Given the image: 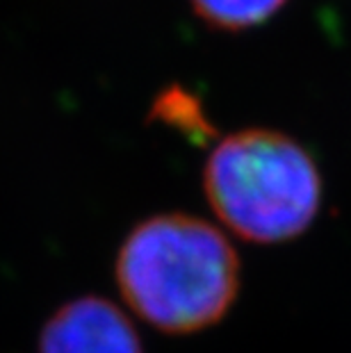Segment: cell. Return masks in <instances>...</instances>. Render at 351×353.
<instances>
[{"label": "cell", "instance_id": "1", "mask_svg": "<svg viewBox=\"0 0 351 353\" xmlns=\"http://www.w3.org/2000/svg\"><path fill=\"white\" fill-rule=\"evenodd\" d=\"M119 290L141 319L167 333L217 324L240 290V260L214 226L190 214H158L126 237Z\"/></svg>", "mask_w": 351, "mask_h": 353}, {"label": "cell", "instance_id": "2", "mask_svg": "<svg viewBox=\"0 0 351 353\" xmlns=\"http://www.w3.org/2000/svg\"><path fill=\"white\" fill-rule=\"evenodd\" d=\"M217 216L256 244H281L310 228L322 205L312 155L283 132L251 128L221 139L203 169Z\"/></svg>", "mask_w": 351, "mask_h": 353}, {"label": "cell", "instance_id": "3", "mask_svg": "<svg viewBox=\"0 0 351 353\" xmlns=\"http://www.w3.org/2000/svg\"><path fill=\"white\" fill-rule=\"evenodd\" d=\"M39 353H144L128 317L106 299L85 296L62 305L39 337Z\"/></svg>", "mask_w": 351, "mask_h": 353}, {"label": "cell", "instance_id": "4", "mask_svg": "<svg viewBox=\"0 0 351 353\" xmlns=\"http://www.w3.org/2000/svg\"><path fill=\"white\" fill-rule=\"evenodd\" d=\"M285 0H192L194 12L219 30H246L260 26L283 7Z\"/></svg>", "mask_w": 351, "mask_h": 353}]
</instances>
